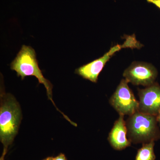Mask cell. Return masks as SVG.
Returning a JSON list of instances; mask_svg holds the SVG:
<instances>
[{"mask_svg":"<svg viewBox=\"0 0 160 160\" xmlns=\"http://www.w3.org/2000/svg\"><path fill=\"white\" fill-rule=\"evenodd\" d=\"M22 119L19 104L11 94L2 93L0 107V139L7 150L17 134Z\"/></svg>","mask_w":160,"mask_h":160,"instance_id":"cell-1","label":"cell"},{"mask_svg":"<svg viewBox=\"0 0 160 160\" xmlns=\"http://www.w3.org/2000/svg\"><path fill=\"white\" fill-rule=\"evenodd\" d=\"M12 70L17 72L18 77H21L22 80L27 76H34L37 78L39 83L44 85L47 91L49 100H51L57 109L63 115L67 121L69 119L63 112L60 111L52 100V85L51 82L44 77L38 66L36 58V53L31 46L23 45L16 57L10 64Z\"/></svg>","mask_w":160,"mask_h":160,"instance_id":"cell-2","label":"cell"},{"mask_svg":"<svg viewBox=\"0 0 160 160\" xmlns=\"http://www.w3.org/2000/svg\"><path fill=\"white\" fill-rule=\"evenodd\" d=\"M157 116L137 111L126 122L129 139L131 142L146 143L158 139L160 132Z\"/></svg>","mask_w":160,"mask_h":160,"instance_id":"cell-3","label":"cell"},{"mask_svg":"<svg viewBox=\"0 0 160 160\" xmlns=\"http://www.w3.org/2000/svg\"><path fill=\"white\" fill-rule=\"evenodd\" d=\"M139 46V42L136 40L135 35L127 36L126 41L122 45L118 44L111 47L109 51L106 52L103 56L81 66L76 69L75 72L85 79L89 80L92 82L97 83L100 72L115 52L122 48H138Z\"/></svg>","mask_w":160,"mask_h":160,"instance_id":"cell-4","label":"cell"},{"mask_svg":"<svg viewBox=\"0 0 160 160\" xmlns=\"http://www.w3.org/2000/svg\"><path fill=\"white\" fill-rule=\"evenodd\" d=\"M128 81L123 79L109 100V103L119 115L131 116L138 111L139 102L128 86Z\"/></svg>","mask_w":160,"mask_h":160,"instance_id":"cell-5","label":"cell"},{"mask_svg":"<svg viewBox=\"0 0 160 160\" xmlns=\"http://www.w3.org/2000/svg\"><path fill=\"white\" fill-rule=\"evenodd\" d=\"M158 74L157 70L152 64L134 62L125 70L123 76L133 85L148 87L154 84Z\"/></svg>","mask_w":160,"mask_h":160,"instance_id":"cell-6","label":"cell"},{"mask_svg":"<svg viewBox=\"0 0 160 160\" xmlns=\"http://www.w3.org/2000/svg\"><path fill=\"white\" fill-rule=\"evenodd\" d=\"M138 111L158 116L160 112V86L155 82L145 89H138Z\"/></svg>","mask_w":160,"mask_h":160,"instance_id":"cell-7","label":"cell"},{"mask_svg":"<svg viewBox=\"0 0 160 160\" xmlns=\"http://www.w3.org/2000/svg\"><path fill=\"white\" fill-rule=\"evenodd\" d=\"M127 129L124 115L115 122L113 127L109 133L108 141L112 147L116 150H122L131 146V142L127 138Z\"/></svg>","mask_w":160,"mask_h":160,"instance_id":"cell-8","label":"cell"},{"mask_svg":"<svg viewBox=\"0 0 160 160\" xmlns=\"http://www.w3.org/2000/svg\"><path fill=\"white\" fill-rule=\"evenodd\" d=\"M154 142L144 143L142 148L138 150L135 160H155Z\"/></svg>","mask_w":160,"mask_h":160,"instance_id":"cell-9","label":"cell"},{"mask_svg":"<svg viewBox=\"0 0 160 160\" xmlns=\"http://www.w3.org/2000/svg\"><path fill=\"white\" fill-rule=\"evenodd\" d=\"M148 3L153 4L160 9V0H146Z\"/></svg>","mask_w":160,"mask_h":160,"instance_id":"cell-10","label":"cell"},{"mask_svg":"<svg viewBox=\"0 0 160 160\" xmlns=\"http://www.w3.org/2000/svg\"><path fill=\"white\" fill-rule=\"evenodd\" d=\"M53 160H67L65 155L61 153L56 157L53 158Z\"/></svg>","mask_w":160,"mask_h":160,"instance_id":"cell-11","label":"cell"},{"mask_svg":"<svg viewBox=\"0 0 160 160\" xmlns=\"http://www.w3.org/2000/svg\"><path fill=\"white\" fill-rule=\"evenodd\" d=\"M7 150H3L2 154V156L0 158V160H5V156L6 155V153H7Z\"/></svg>","mask_w":160,"mask_h":160,"instance_id":"cell-12","label":"cell"},{"mask_svg":"<svg viewBox=\"0 0 160 160\" xmlns=\"http://www.w3.org/2000/svg\"><path fill=\"white\" fill-rule=\"evenodd\" d=\"M157 118L158 122L159 123L160 125V112H159V113L158 115V116H157Z\"/></svg>","mask_w":160,"mask_h":160,"instance_id":"cell-13","label":"cell"},{"mask_svg":"<svg viewBox=\"0 0 160 160\" xmlns=\"http://www.w3.org/2000/svg\"><path fill=\"white\" fill-rule=\"evenodd\" d=\"M53 158L52 157H48L43 160H53Z\"/></svg>","mask_w":160,"mask_h":160,"instance_id":"cell-14","label":"cell"}]
</instances>
